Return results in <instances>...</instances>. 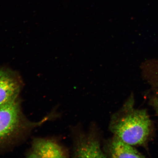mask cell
Instances as JSON below:
<instances>
[{
  "mask_svg": "<svg viewBox=\"0 0 158 158\" xmlns=\"http://www.w3.org/2000/svg\"><path fill=\"white\" fill-rule=\"evenodd\" d=\"M133 94L110 118L109 129L114 135L130 145H141L151 133L152 122L147 110L134 107Z\"/></svg>",
  "mask_w": 158,
  "mask_h": 158,
  "instance_id": "cell-1",
  "label": "cell"
},
{
  "mask_svg": "<svg viewBox=\"0 0 158 158\" xmlns=\"http://www.w3.org/2000/svg\"><path fill=\"white\" fill-rule=\"evenodd\" d=\"M30 124L23 116L18 98L0 108V146L14 141Z\"/></svg>",
  "mask_w": 158,
  "mask_h": 158,
  "instance_id": "cell-2",
  "label": "cell"
},
{
  "mask_svg": "<svg viewBox=\"0 0 158 158\" xmlns=\"http://www.w3.org/2000/svg\"><path fill=\"white\" fill-rule=\"evenodd\" d=\"M74 158H106L102 147L100 134L95 126L88 132L79 128L73 131Z\"/></svg>",
  "mask_w": 158,
  "mask_h": 158,
  "instance_id": "cell-3",
  "label": "cell"
},
{
  "mask_svg": "<svg viewBox=\"0 0 158 158\" xmlns=\"http://www.w3.org/2000/svg\"><path fill=\"white\" fill-rule=\"evenodd\" d=\"M22 86L21 79L17 73L0 68V108L17 99Z\"/></svg>",
  "mask_w": 158,
  "mask_h": 158,
  "instance_id": "cell-4",
  "label": "cell"
},
{
  "mask_svg": "<svg viewBox=\"0 0 158 158\" xmlns=\"http://www.w3.org/2000/svg\"><path fill=\"white\" fill-rule=\"evenodd\" d=\"M102 148L106 158L145 157L134 146L115 135L104 141Z\"/></svg>",
  "mask_w": 158,
  "mask_h": 158,
  "instance_id": "cell-5",
  "label": "cell"
},
{
  "mask_svg": "<svg viewBox=\"0 0 158 158\" xmlns=\"http://www.w3.org/2000/svg\"><path fill=\"white\" fill-rule=\"evenodd\" d=\"M28 156L30 157L64 158L68 157V153L64 148L56 141L39 138L33 141Z\"/></svg>",
  "mask_w": 158,
  "mask_h": 158,
  "instance_id": "cell-6",
  "label": "cell"
},
{
  "mask_svg": "<svg viewBox=\"0 0 158 158\" xmlns=\"http://www.w3.org/2000/svg\"><path fill=\"white\" fill-rule=\"evenodd\" d=\"M151 102L158 116V91L152 97Z\"/></svg>",
  "mask_w": 158,
  "mask_h": 158,
  "instance_id": "cell-7",
  "label": "cell"
}]
</instances>
